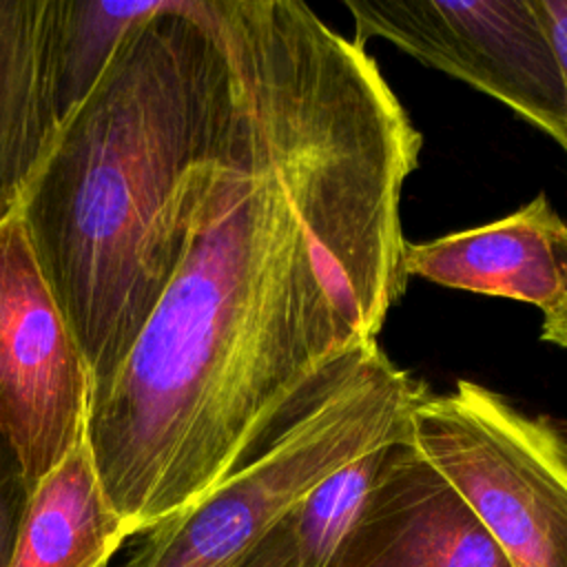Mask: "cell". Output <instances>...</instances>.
I'll list each match as a JSON object with an SVG mask.
<instances>
[{"label":"cell","mask_w":567,"mask_h":567,"mask_svg":"<svg viewBox=\"0 0 567 567\" xmlns=\"http://www.w3.org/2000/svg\"><path fill=\"white\" fill-rule=\"evenodd\" d=\"M423 390L379 341L354 350L259 454L190 512L142 534L122 567H235L321 481L399 441Z\"/></svg>","instance_id":"cell-3"},{"label":"cell","mask_w":567,"mask_h":567,"mask_svg":"<svg viewBox=\"0 0 567 567\" xmlns=\"http://www.w3.org/2000/svg\"><path fill=\"white\" fill-rule=\"evenodd\" d=\"M288 516L235 567H295V545Z\"/></svg>","instance_id":"cell-14"},{"label":"cell","mask_w":567,"mask_h":567,"mask_svg":"<svg viewBox=\"0 0 567 567\" xmlns=\"http://www.w3.org/2000/svg\"><path fill=\"white\" fill-rule=\"evenodd\" d=\"M93 381L18 213L0 224V432L29 489L86 441Z\"/></svg>","instance_id":"cell-6"},{"label":"cell","mask_w":567,"mask_h":567,"mask_svg":"<svg viewBox=\"0 0 567 567\" xmlns=\"http://www.w3.org/2000/svg\"><path fill=\"white\" fill-rule=\"evenodd\" d=\"M334 567H512L458 492L412 447L388 445Z\"/></svg>","instance_id":"cell-7"},{"label":"cell","mask_w":567,"mask_h":567,"mask_svg":"<svg viewBox=\"0 0 567 567\" xmlns=\"http://www.w3.org/2000/svg\"><path fill=\"white\" fill-rule=\"evenodd\" d=\"M109 567H111V565H109Z\"/></svg>","instance_id":"cell-17"},{"label":"cell","mask_w":567,"mask_h":567,"mask_svg":"<svg viewBox=\"0 0 567 567\" xmlns=\"http://www.w3.org/2000/svg\"><path fill=\"white\" fill-rule=\"evenodd\" d=\"M540 339L560 348H567V295L543 312Z\"/></svg>","instance_id":"cell-16"},{"label":"cell","mask_w":567,"mask_h":567,"mask_svg":"<svg viewBox=\"0 0 567 567\" xmlns=\"http://www.w3.org/2000/svg\"><path fill=\"white\" fill-rule=\"evenodd\" d=\"M162 0H60L55 86L62 120L89 95L126 31L157 11Z\"/></svg>","instance_id":"cell-11"},{"label":"cell","mask_w":567,"mask_h":567,"mask_svg":"<svg viewBox=\"0 0 567 567\" xmlns=\"http://www.w3.org/2000/svg\"><path fill=\"white\" fill-rule=\"evenodd\" d=\"M567 84V0H534Z\"/></svg>","instance_id":"cell-15"},{"label":"cell","mask_w":567,"mask_h":567,"mask_svg":"<svg viewBox=\"0 0 567 567\" xmlns=\"http://www.w3.org/2000/svg\"><path fill=\"white\" fill-rule=\"evenodd\" d=\"M128 538L84 441L31 489L7 567H109Z\"/></svg>","instance_id":"cell-10"},{"label":"cell","mask_w":567,"mask_h":567,"mask_svg":"<svg viewBox=\"0 0 567 567\" xmlns=\"http://www.w3.org/2000/svg\"><path fill=\"white\" fill-rule=\"evenodd\" d=\"M408 441L512 567H567V430L558 421L458 379L450 392L419 394Z\"/></svg>","instance_id":"cell-4"},{"label":"cell","mask_w":567,"mask_h":567,"mask_svg":"<svg viewBox=\"0 0 567 567\" xmlns=\"http://www.w3.org/2000/svg\"><path fill=\"white\" fill-rule=\"evenodd\" d=\"M403 268L408 277L545 312L567 295V221L538 193L496 221L432 241H405Z\"/></svg>","instance_id":"cell-8"},{"label":"cell","mask_w":567,"mask_h":567,"mask_svg":"<svg viewBox=\"0 0 567 567\" xmlns=\"http://www.w3.org/2000/svg\"><path fill=\"white\" fill-rule=\"evenodd\" d=\"M58 16L60 0H0V224L18 213L62 124Z\"/></svg>","instance_id":"cell-9"},{"label":"cell","mask_w":567,"mask_h":567,"mask_svg":"<svg viewBox=\"0 0 567 567\" xmlns=\"http://www.w3.org/2000/svg\"><path fill=\"white\" fill-rule=\"evenodd\" d=\"M237 95L184 255L86 445L131 538L210 496L379 341L405 292L423 137L374 58L301 0H230Z\"/></svg>","instance_id":"cell-1"},{"label":"cell","mask_w":567,"mask_h":567,"mask_svg":"<svg viewBox=\"0 0 567 567\" xmlns=\"http://www.w3.org/2000/svg\"><path fill=\"white\" fill-rule=\"evenodd\" d=\"M235 95L228 0H162L62 120L20 202L93 396L120 370L184 255Z\"/></svg>","instance_id":"cell-2"},{"label":"cell","mask_w":567,"mask_h":567,"mask_svg":"<svg viewBox=\"0 0 567 567\" xmlns=\"http://www.w3.org/2000/svg\"><path fill=\"white\" fill-rule=\"evenodd\" d=\"M29 485L22 472V463L0 432V567L9 565L13 540L29 501Z\"/></svg>","instance_id":"cell-13"},{"label":"cell","mask_w":567,"mask_h":567,"mask_svg":"<svg viewBox=\"0 0 567 567\" xmlns=\"http://www.w3.org/2000/svg\"><path fill=\"white\" fill-rule=\"evenodd\" d=\"M357 47L381 38L545 131L567 153V84L534 0H343Z\"/></svg>","instance_id":"cell-5"},{"label":"cell","mask_w":567,"mask_h":567,"mask_svg":"<svg viewBox=\"0 0 567 567\" xmlns=\"http://www.w3.org/2000/svg\"><path fill=\"white\" fill-rule=\"evenodd\" d=\"M392 445V443H390ZM388 445L321 481L292 512L295 567H334L377 481Z\"/></svg>","instance_id":"cell-12"}]
</instances>
